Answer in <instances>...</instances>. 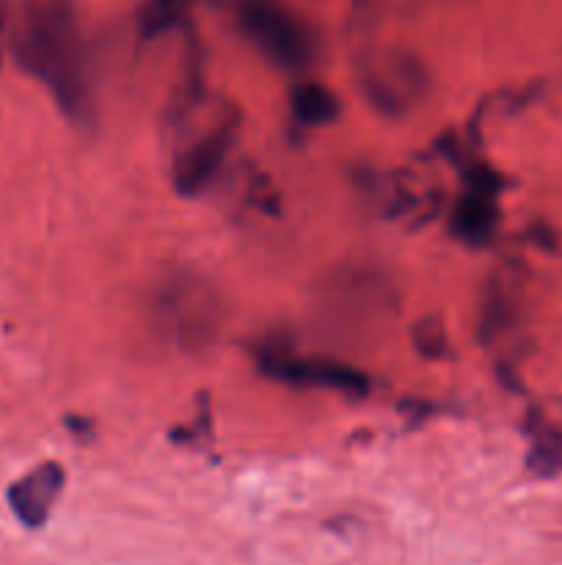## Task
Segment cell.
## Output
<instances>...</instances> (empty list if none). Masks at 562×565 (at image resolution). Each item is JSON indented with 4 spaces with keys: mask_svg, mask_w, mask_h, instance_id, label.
<instances>
[{
    "mask_svg": "<svg viewBox=\"0 0 562 565\" xmlns=\"http://www.w3.org/2000/svg\"><path fill=\"white\" fill-rule=\"evenodd\" d=\"M237 141V114L226 108L224 114L215 116L213 125L193 138L185 149L174 154L171 163V182L174 191L182 196H198L209 188V182L218 177L229 160L231 147Z\"/></svg>",
    "mask_w": 562,
    "mask_h": 565,
    "instance_id": "obj_5",
    "label": "cell"
},
{
    "mask_svg": "<svg viewBox=\"0 0 562 565\" xmlns=\"http://www.w3.org/2000/svg\"><path fill=\"white\" fill-rule=\"evenodd\" d=\"M356 81L361 97L378 114L400 119L430 92V72L411 50L375 47L358 58Z\"/></svg>",
    "mask_w": 562,
    "mask_h": 565,
    "instance_id": "obj_2",
    "label": "cell"
},
{
    "mask_svg": "<svg viewBox=\"0 0 562 565\" xmlns=\"http://www.w3.org/2000/svg\"><path fill=\"white\" fill-rule=\"evenodd\" d=\"M14 55L36 77L61 114L80 127H94V88L88 75L86 42L69 0H33L14 33Z\"/></svg>",
    "mask_w": 562,
    "mask_h": 565,
    "instance_id": "obj_1",
    "label": "cell"
},
{
    "mask_svg": "<svg viewBox=\"0 0 562 565\" xmlns=\"http://www.w3.org/2000/svg\"><path fill=\"white\" fill-rule=\"evenodd\" d=\"M292 116L301 127H323L331 125L339 114V99L334 97V92L320 83H301V86L292 92L290 97Z\"/></svg>",
    "mask_w": 562,
    "mask_h": 565,
    "instance_id": "obj_9",
    "label": "cell"
},
{
    "mask_svg": "<svg viewBox=\"0 0 562 565\" xmlns=\"http://www.w3.org/2000/svg\"><path fill=\"white\" fill-rule=\"evenodd\" d=\"M3 3H6V0H0V14H3Z\"/></svg>",
    "mask_w": 562,
    "mask_h": 565,
    "instance_id": "obj_12",
    "label": "cell"
},
{
    "mask_svg": "<svg viewBox=\"0 0 562 565\" xmlns=\"http://www.w3.org/2000/svg\"><path fill=\"white\" fill-rule=\"evenodd\" d=\"M64 467L55 461H44L33 467L28 475H22L17 483H11L9 491H6V500H9V508L25 527L36 530L53 513L55 502H58L61 491H64Z\"/></svg>",
    "mask_w": 562,
    "mask_h": 565,
    "instance_id": "obj_8",
    "label": "cell"
},
{
    "mask_svg": "<svg viewBox=\"0 0 562 565\" xmlns=\"http://www.w3.org/2000/svg\"><path fill=\"white\" fill-rule=\"evenodd\" d=\"M152 309L160 334L182 351H198L215 340L218 296L196 276H171L154 296Z\"/></svg>",
    "mask_w": 562,
    "mask_h": 565,
    "instance_id": "obj_3",
    "label": "cell"
},
{
    "mask_svg": "<svg viewBox=\"0 0 562 565\" xmlns=\"http://www.w3.org/2000/svg\"><path fill=\"white\" fill-rule=\"evenodd\" d=\"M240 25L259 53L287 72L306 70L317 55L312 28L275 0H242Z\"/></svg>",
    "mask_w": 562,
    "mask_h": 565,
    "instance_id": "obj_4",
    "label": "cell"
},
{
    "mask_svg": "<svg viewBox=\"0 0 562 565\" xmlns=\"http://www.w3.org/2000/svg\"><path fill=\"white\" fill-rule=\"evenodd\" d=\"M187 3L191 0H149L141 14L143 36H160L169 28H174L185 17Z\"/></svg>",
    "mask_w": 562,
    "mask_h": 565,
    "instance_id": "obj_10",
    "label": "cell"
},
{
    "mask_svg": "<svg viewBox=\"0 0 562 565\" xmlns=\"http://www.w3.org/2000/svg\"><path fill=\"white\" fill-rule=\"evenodd\" d=\"M413 342H417L419 351L430 359H441L446 356V331L444 326L439 323L435 318H424L413 326Z\"/></svg>",
    "mask_w": 562,
    "mask_h": 565,
    "instance_id": "obj_11",
    "label": "cell"
},
{
    "mask_svg": "<svg viewBox=\"0 0 562 565\" xmlns=\"http://www.w3.org/2000/svg\"><path fill=\"white\" fill-rule=\"evenodd\" d=\"M466 191L461 193L452 213V232L457 241L485 246L499 224V177L483 163H472L466 171Z\"/></svg>",
    "mask_w": 562,
    "mask_h": 565,
    "instance_id": "obj_7",
    "label": "cell"
},
{
    "mask_svg": "<svg viewBox=\"0 0 562 565\" xmlns=\"http://www.w3.org/2000/svg\"><path fill=\"white\" fill-rule=\"evenodd\" d=\"M257 367L268 379L281 381L287 386H301V390H331L353 397L367 395L369 390V379L361 370L334 362V359L298 356L290 351H262Z\"/></svg>",
    "mask_w": 562,
    "mask_h": 565,
    "instance_id": "obj_6",
    "label": "cell"
}]
</instances>
